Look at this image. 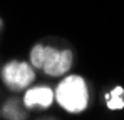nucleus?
Instances as JSON below:
<instances>
[{
  "mask_svg": "<svg viewBox=\"0 0 124 120\" xmlns=\"http://www.w3.org/2000/svg\"><path fill=\"white\" fill-rule=\"evenodd\" d=\"M74 55L70 50H57L49 45H35L30 50V63L50 77H61L72 67Z\"/></svg>",
  "mask_w": 124,
  "mask_h": 120,
  "instance_id": "obj_1",
  "label": "nucleus"
},
{
  "mask_svg": "<svg viewBox=\"0 0 124 120\" xmlns=\"http://www.w3.org/2000/svg\"><path fill=\"white\" fill-rule=\"evenodd\" d=\"M54 95L50 87H34L27 90L23 103L27 108H49L54 102Z\"/></svg>",
  "mask_w": 124,
  "mask_h": 120,
  "instance_id": "obj_4",
  "label": "nucleus"
},
{
  "mask_svg": "<svg viewBox=\"0 0 124 120\" xmlns=\"http://www.w3.org/2000/svg\"><path fill=\"white\" fill-rule=\"evenodd\" d=\"M59 105L70 113H81L87 108L89 103V90L85 80L79 75L65 77L55 88L54 95Z\"/></svg>",
  "mask_w": 124,
  "mask_h": 120,
  "instance_id": "obj_2",
  "label": "nucleus"
},
{
  "mask_svg": "<svg viewBox=\"0 0 124 120\" xmlns=\"http://www.w3.org/2000/svg\"><path fill=\"white\" fill-rule=\"evenodd\" d=\"M35 79L34 68L25 62H8L2 68V80L10 90H23Z\"/></svg>",
  "mask_w": 124,
  "mask_h": 120,
  "instance_id": "obj_3",
  "label": "nucleus"
},
{
  "mask_svg": "<svg viewBox=\"0 0 124 120\" xmlns=\"http://www.w3.org/2000/svg\"><path fill=\"white\" fill-rule=\"evenodd\" d=\"M3 113H5V117H8V119H22V117H23V113H22V110L19 108L17 102H14V100H10V102L3 107Z\"/></svg>",
  "mask_w": 124,
  "mask_h": 120,
  "instance_id": "obj_6",
  "label": "nucleus"
},
{
  "mask_svg": "<svg viewBox=\"0 0 124 120\" xmlns=\"http://www.w3.org/2000/svg\"><path fill=\"white\" fill-rule=\"evenodd\" d=\"M106 100H107V107L111 110H121L124 107V90L121 87H116L114 90H111L106 95Z\"/></svg>",
  "mask_w": 124,
  "mask_h": 120,
  "instance_id": "obj_5",
  "label": "nucleus"
}]
</instances>
